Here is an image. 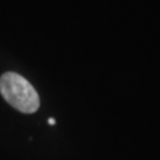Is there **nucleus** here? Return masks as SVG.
<instances>
[{
    "mask_svg": "<svg viewBox=\"0 0 160 160\" xmlns=\"http://www.w3.org/2000/svg\"><path fill=\"white\" fill-rule=\"evenodd\" d=\"M0 92L6 102L13 108L32 114L39 108L40 100L32 84L22 75L16 72H5L0 77Z\"/></svg>",
    "mask_w": 160,
    "mask_h": 160,
    "instance_id": "obj_1",
    "label": "nucleus"
},
{
    "mask_svg": "<svg viewBox=\"0 0 160 160\" xmlns=\"http://www.w3.org/2000/svg\"><path fill=\"white\" fill-rule=\"evenodd\" d=\"M55 122H56L55 119H49V123H50V125H55Z\"/></svg>",
    "mask_w": 160,
    "mask_h": 160,
    "instance_id": "obj_2",
    "label": "nucleus"
}]
</instances>
